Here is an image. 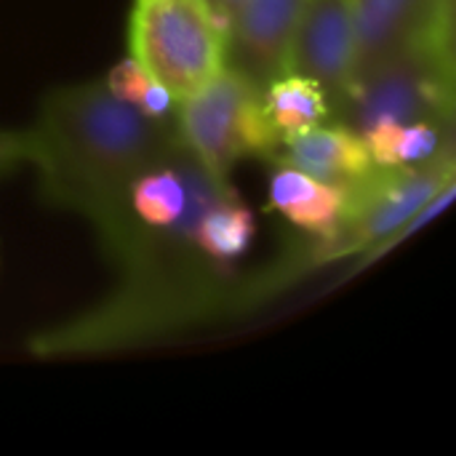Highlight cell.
<instances>
[{
	"label": "cell",
	"mask_w": 456,
	"mask_h": 456,
	"mask_svg": "<svg viewBox=\"0 0 456 456\" xmlns=\"http://www.w3.org/2000/svg\"><path fill=\"white\" fill-rule=\"evenodd\" d=\"M24 139L43 200L83 216L110 262L126 265L144 232L128 190L179 147L174 118H150L104 83H75L43 96Z\"/></svg>",
	"instance_id": "6da1fadb"
},
{
	"label": "cell",
	"mask_w": 456,
	"mask_h": 456,
	"mask_svg": "<svg viewBox=\"0 0 456 456\" xmlns=\"http://www.w3.org/2000/svg\"><path fill=\"white\" fill-rule=\"evenodd\" d=\"M454 142L422 166L382 168L345 187L339 227L310 246L297 265H323L353 254L377 256L436 219L456 192Z\"/></svg>",
	"instance_id": "7a4b0ae2"
},
{
	"label": "cell",
	"mask_w": 456,
	"mask_h": 456,
	"mask_svg": "<svg viewBox=\"0 0 456 456\" xmlns=\"http://www.w3.org/2000/svg\"><path fill=\"white\" fill-rule=\"evenodd\" d=\"M337 115L355 131L374 120L454 128V29L425 32L361 72Z\"/></svg>",
	"instance_id": "3957f363"
},
{
	"label": "cell",
	"mask_w": 456,
	"mask_h": 456,
	"mask_svg": "<svg viewBox=\"0 0 456 456\" xmlns=\"http://www.w3.org/2000/svg\"><path fill=\"white\" fill-rule=\"evenodd\" d=\"M128 48L176 102L227 67L224 24L206 0H136Z\"/></svg>",
	"instance_id": "277c9868"
},
{
	"label": "cell",
	"mask_w": 456,
	"mask_h": 456,
	"mask_svg": "<svg viewBox=\"0 0 456 456\" xmlns=\"http://www.w3.org/2000/svg\"><path fill=\"white\" fill-rule=\"evenodd\" d=\"M179 142L216 176H224L246 158H275V134L262 88L232 67H224L195 94L176 102Z\"/></svg>",
	"instance_id": "5b68a950"
},
{
	"label": "cell",
	"mask_w": 456,
	"mask_h": 456,
	"mask_svg": "<svg viewBox=\"0 0 456 456\" xmlns=\"http://www.w3.org/2000/svg\"><path fill=\"white\" fill-rule=\"evenodd\" d=\"M286 72L321 83L337 115L355 80L353 0H305Z\"/></svg>",
	"instance_id": "8992f818"
},
{
	"label": "cell",
	"mask_w": 456,
	"mask_h": 456,
	"mask_svg": "<svg viewBox=\"0 0 456 456\" xmlns=\"http://www.w3.org/2000/svg\"><path fill=\"white\" fill-rule=\"evenodd\" d=\"M305 0H243L224 19L227 67L265 88L289 69Z\"/></svg>",
	"instance_id": "52a82bcc"
},
{
	"label": "cell",
	"mask_w": 456,
	"mask_h": 456,
	"mask_svg": "<svg viewBox=\"0 0 456 456\" xmlns=\"http://www.w3.org/2000/svg\"><path fill=\"white\" fill-rule=\"evenodd\" d=\"M353 13L355 77L425 32L454 29V0H353Z\"/></svg>",
	"instance_id": "ba28073f"
},
{
	"label": "cell",
	"mask_w": 456,
	"mask_h": 456,
	"mask_svg": "<svg viewBox=\"0 0 456 456\" xmlns=\"http://www.w3.org/2000/svg\"><path fill=\"white\" fill-rule=\"evenodd\" d=\"M278 160H286L310 176L334 184H353L374 168L363 136L347 123H321L281 144Z\"/></svg>",
	"instance_id": "9c48e42d"
},
{
	"label": "cell",
	"mask_w": 456,
	"mask_h": 456,
	"mask_svg": "<svg viewBox=\"0 0 456 456\" xmlns=\"http://www.w3.org/2000/svg\"><path fill=\"white\" fill-rule=\"evenodd\" d=\"M267 198L273 211H278L286 222H291L313 240L329 238L339 227L345 211L342 184L310 176L307 171L286 160H278L270 176Z\"/></svg>",
	"instance_id": "30bf717a"
},
{
	"label": "cell",
	"mask_w": 456,
	"mask_h": 456,
	"mask_svg": "<svg viewBox=\"0 0 456 456\" xmlns=\"http://www.w3.org/2000/svg\"><path fill=\"white\" fill-rule=\"evenodd\" d=\"M358 134L363 136L374 166L382 168L422 166L454 142V128L433 120H374Z\"/></svg>",
	"instance_id": "8fae6325"
},
{
	"label": "cell",
	"mask_w": 456,
	"mask_h": 456,
	"mask_svg": "<svg viewBox=\"0 0 456 456\" xmlns=\"http://www.w3.org/2000/svg\"><path fill=\"white\" fill-rule=\"evenodd\" d=\"M262 99L281 144L334 118V107L323 86L299 72H283L273 77L262 88Z\"/></svg>",
	"instance_id": "7c38bea8"
},
{
	"label": "cell",
	"mask_w": 456,
	"mask_h": 456,
	"mask_svg": "<svg viewBox=\"0 0 456 456\" xmlns=\"http://www.w3.org/2000/svg\"><path fill=\"white\" fill-rule=\"evenodd\" d=\"M256 240V216L235 190L222 195L198 222L195 246L214 265H232Z\"/></svg>",
	"instance_id": "4fadbf2b"
},
{
	"label": "cell",
	"mask_w": 456,
	"mask_h": 456,
	"mask_svg": "<svg viewBox=\"0 0 456 456\" xmlns=\"http://www.w3.org/2000/svg\"><path fill=\"white\" fill-rule=\"evenodd\" d=\"M104 86L112 96L150 118H168L171 110L176 107V99L131 53L107 72Z\"/></svg>",
	"instance_id": "5bb4252c"
},
{
	"label": "cell",
	"mask_w": 456,
	"mask_h": 456,
	"mask_svg": "<svg viewBox=\"0 0 456 456\" xmlns=\"http://www.w3.org/2000/svg\"><path fill=\"white\" fill-rule=\"evenodd\" d=\"M27 166V139L24 131L0 128V176Z\"/></svg>",
	"instance_id": "9a60e30c"
},
{
	"label": "cell",
	"mask_w": 456,
	"mask_h": 456,
	"mask_svg": "<svg viewBox=\"0 0 456 456\" xmlns=\"http://www.w3.org/2000/svg\"><path fill=\"white\" fill-rule=\"evenodd\" d=\"M240 3H243V0H206V5H208L219 19H222V24H224V19H227V16H230Z\"/></svg>",
	"instance_id": "2e32d148"
}]
</instances>
